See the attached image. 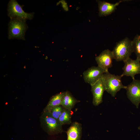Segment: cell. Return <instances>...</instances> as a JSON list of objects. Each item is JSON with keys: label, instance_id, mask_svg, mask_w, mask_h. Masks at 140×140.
Listing matches in <instances>:
<instances>
[{"label": "cell", "instance_id": "6da1fadb", "mask_svg": "<svg viewBox=\"0 0 140 140\" xmlns=\"http://www.w3.org/2000/svg\"><path fill=\"white\" fill-rule=\"evenodd\" d=\"M112 51L116 61H124L129 58L133 52L131 41L128 37L125 38L116 43Z\"/></svg>", "mask_w": 140, "mask_h": 140}, {"label": "cell", "instance_id": "7a4b0ae2", "mask_svg": "<svg viewBox=\"0 0 140 140\" xmlns=\"http://www.w3.org/2000/svg\"><path fill=\"white\" fill-rule=\"evenodd\" d=\"M40 122L43 128L49 135H53L64 132L62 125L58 120L53 117L48 112L43 113Z\"/></svg>", "mask_w": 140, "mask_h": 140}, {"label": "cell", "instance_id": "3957f363", "mask_svg": "<svg viewBox=\"0 0 140 140\" xmlns=\"http://www.w3.org/2000/svg\"><path fill=\"white\" fill-rule=\"evenodd\" d=\"M122 76L115 75L110 73L109 72L104 73V79L105 91L113 97H115L117 93L122 88L125 89L126 86H124L121 78Z\"/></svg>", "mask_w": 140, "mask_h": 140}, {"label": "cell", "instance_id": "277c9868", "mask_svg": "<svg viewBox=\"0 0 140 140\" xmlns=\"http://www.w3.org/2000/svg\"><path fill=\"white\" fill-rule=\"evenodd\" d=\"M27 28L25 20L17 18H11L9 24V38L24 40Z\"/></svg>", "mask_w": 140, "mask_h": 140}, {"label": "cell", "instance_id": "5b68a950", "mask_svg": "<svg viewBox=\"0 0 140 140\" xmlns=\"http://www.w3.org/2000/svg\"><path fill=\"white\" fill-rule=\"evenodd\" d=\"M8 15L11 18H17L26 20L27 19H31L33 17L34 13H28L23 10L22 6L17 1H10L8 8Z\"/></svg>", "mask_w": 140, "mask_h": 140}, {"label": "cell", "instance_id": "8992f818", "mask_svg": "<svg viewBox=\"0 0 140 140\" xmlns=\"http://www.w3.org/2000/svg\"><path fill=\"white\" fill-rule=\"evenodd\" d=\"M125 89L128 99L138 108L140 103V80H133Z\"/></svg>", "mask_w": 140, "mask_h": 140}, {"label": "cell", "instance_id": "52a82bcc", "mask_svg": "<svg viewBox=\"0 0 140 140\" xmlns=\"http://www.w3.org/2000/svg\"><path fill=\"white\" fill-rule=\"evenodd\" d=\"M123 61L124 65L121 75L130 76L134 80L135 75L140 73V60L137 58L133 60L129 57Z\"/></svg>", "mask_w": 140, "mask_h": 140}, {"label": "cell", "instance_id": "ba28073f", "mask_svg": "<svg viewBox=\"0 0 140 140\" xmlns=\"http://www.w3.org/2000/svg\"><path fill=\"white\" fill-rule=\"evenodd\" d=\"M106 71L97 66L89 68L83 73L85 82L91 86L96 83L103 76Z\"/></svg>", "mask_w": 140, "mask_h": 140}, {"label": "cell", "instance_id": "9c48e42d", "mask_svg": "<svg viewBox=\"0 0 140 140\" xmlns=\"http://www.w3.org/2000/svg\"><path fill=\"white\" fill-rule=\"evenodd\" d=\"M113 59H114L112 51L108 49L103 51L95 58L98 66L105 71L106 72H108V69L112 66Z\"/></svg>", "mask_w": 140, "mask_h": 140}, {"label": "cell", "instance_id": "30bf717a", "mask_svg": "<svg viewBox=\"0 0 140 140\" xmlns=\"http://www.w3.org/2000/svg\"><path fill=\"white\" fill-rule=\"evenodd\" d=\"M91 86V92L93 96V104L95 106H98L102 102L103 94L105 91L103 76L96 83Z\"/></svg>", "mask_w": 140, "mask_h": 140}, {"label": "cell", "instance_id": "8fae6325", "mask_svg": "<svg viewBox=\"0 0 140 140\" xmlns=\"http://www.w3.org/2000/svg\"><path fill=\"white\" fill-rule=\"evenodd\" d=\"M124 1H120L115 3H111L104 1H97L98 4L99 15L100 16H108L113 12L120 3Z\"/></svg>", "mask_w": 140, "mask_h": 140}, {"label": "cell", "instance_id": "7c38bea8", "mask_svg": "<svg viewBox=\"0 0 140 140\" xmlns=\"http://www.w3.org/2000/svg\"><path fill=\"white\" fill-rule=\"evenodd\" d=\"M82 129L81 124L77 122H73L66 131L67 140H80Z\"/></svg>", "mask_w": 140, "mask_h": 140}, {"label": "cell", "instance_id": "4fadbf2b", "mask_svg": "<svg viewBox=\"0 0 140 140\" xmlns=\"http://www.w3.org/2000/svg\"><path fill=\"white\" fill-rule=\"evenodd\" d=\"M65 92L59 93L53 96L45 108L43 112H49L52 109L61 105Z\"/></svg>", "mask_w": 140, "mask_h": 140}, {"label": "cell", "instance_id": "5bb4252c", "mask_svg": "<svg viewBox=\"0 0 140 140\" xmlns=\"http://www.w3.org/2000/svg\"><path fill=\"white\" fill-rule=\"evenodd\" d=\"M79 102L67 91L65 92L61 105L65 109L71 110L75 104Z\"/></svg>", "mask_w": 140, "mask_h": 140}, {"label": "cell", "instance_id": "9a60e30c", "mask_svg": "<svg viewBox=\"0 0 140 140\" xmlns=\"http://www.w3.org/2000/svg\"><path fill=\"white\" fill-rule=\"evenodd\" d=\"M71 110L65 108L59 117L58 120L62 125L64 124H70L72 123Z\"/></svg>", "mask_w": 140, "mask_h": 140}, {"label": "cell", "instance_id": "2e32d148", "mask_svg": "<svg viewBox=\"0 0 140 140\" xmlns=\"http://www.w3.org/2000/svg\"><path fill=\"white\" fill-rule=\"evenodd\" d=\"M133 52L136 56V58L140 60V35L136 34L131 41Z\"/></svg>", "mask_w": 140, "mask_h": 140}, {"label": "cell", "instance_id": "e0dca14e", "mask_svg": "<svg viewBox=\"0 0 140 140\" xmlns=\"http://www.w3.org/2000/svg\"><path fill=\"white\" fill-rule=\"evenodd\" d=\"M64 109L61 105H60L53 108L48 112L53 117L58 120Z\"/></svg>", "mask_w": 140, "mask_h": 140}]
</instances>
